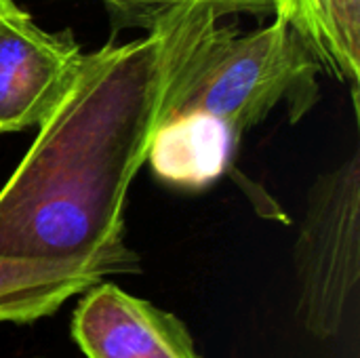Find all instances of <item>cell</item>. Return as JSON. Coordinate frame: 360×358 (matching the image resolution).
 Instances as JSON below:
<instances>
[{
    "mask_svg": "<svg viewBox=\"0 0 360 358\" xmlns=\"http://www.w3.org/2000/svg\"><path fill=\"white\" fill-rule=\"evenodd\" d=\"M158 103L150 34L84 53L72 87L0 188V255L139 274L124 209L158 127Z\"/></svg>",
    "mask_w": 360,
    "mask_h": 358,
    "instance_id": "6da1fadb",
    "label": "cell"
},
{
    "mask_svg": "<svg viewBox=\"0 0 360 358\" xmlns=\"http://www.w3.org/2000/svg\"><path fill=\"white\" fill-rule=\"evenodd\" d=\"M219 19L207 4H177L127 21L143 25L156 42L158 124L177 114L207 112L243 139L285 101L293 122L312 108L321 65L285 17L272 15L251 32Z\"/></svg>",
    "mask_w": 360,
    "mask_h": 358,
    "instance_id": "7a4b0ae2",
    "label": "cell"
},
{
    "mask_svg": "<svg viewBox=\"0 0 360 358\" xmlns=\"http://www.w3.org/2000/svg\"><path fill=\"white\" fill-rule=\"evenodd\" d=\"M293 270L297 321L314 340L340 335L360 279V152L312 181Z\"/></svg>",
    "mask_w": 360,
    "mask_h": 358,
    "instance_id": "3957f363",
    "label": "cell"
},
{
    "mask_svg": "<svg viewBox=\"0 0 360 358\" xmlns=\"http://www.w3.org/2000/svg\"><path fill=\"white\" fill-rule=\"evenodd\" d=\"M82 59L70 30L49 32L15 0H0V135L40 127Z\"/></svg>",
    "mask_w": 360,
    "mask_h": 358,
    "instance_id": "277c9868",
    "label": "cell"
},
{
    "mask_svg": "<svg viewBox=\"0 0 360 358\" xmlns=\"http://www.w3.org/2000/svg\"><path fill=\"white\" fill-rule=\"evenodd\" d=\"M70 335L86 358H202L177 314L105 281L78 295Z\"/></svg>",
    "mask_w": 360,
    "mask_h": 358,
    "instance_id": "5b68a950",
    "label": "cell"
},
{
    "mask_svg": "<svg viewBox=\"0 0 360 358\" xmlns=\"http://www.w3.org/2000/svg\"><path fill=\"white\" fill-rule=\"evenodd\" d=\"M240 137L207 112L177 114L152 135L148 158L154 175L179 190H205L232 165Z\"/></svg>",
    "mask_w": 360,
    "mask_h": 358,
    "instance_id": "8992f818",
    "label": "cell"
},
{
    "mask_svg": "<svg viewBox=\"0 0 360 358\" xmlns=\"http://www.w3.org/2000/svg\"><path fill=\"white\" fill-rule=\"evenodd\" d=\"M114 276L97 262H38L0 255V325H34L95 283Z\"/></svg>",
    "mask_w": 360,
    "mask_h": 358,
    "instance_id": "52a82bcc",
    "label": "cell"
},
{
    "mask_svg": "<svg viewBox=\"0 0 360 358\" xmlns=\"http://www.w3.org/2000/svg\"><path fill=\"white\" fill-rule=\"evenodd\" d=\"M295 34L321 70L350 82L356 99L360 78V0H291Z\"/></svg>",
    "mask_w": 360,
    "mask_h": 358,
    "instance_id": "ba28073f",
    "label": "cell"
},
{
    "mask_svg": "<svg viewBox=\"0 0 360 358\" xmlns=\"http://www.w3.org/2000/svg\"><path fill=\"white\" fill-rule=\"evenodd\" d=\"M114 8L124 23L133 19L139 13L148 11H158L167 6H177V4H207L211 6L217 15H274V4L272 0H97Z\"/></svg>",
    "mask_w": 360,
    "mask_h": 358,
    "instance_id": "9c48e42d",
    "label": "cell"
},
{
    "mask_svg": "<svg viewBox=\"0 0 360 358\" xmlns=\"http://www.w3.org/2000/svg\"><path fill=\"white\" fill-rule=\"evenodd\" d=\"M272 4H274V15H281V17H285L287 21L291 19V0H272Z\"/></svg>",
    "mask_w": 360,
    "mask_h": 358,
    "instance_id": "30bf717a",
    "label": "cell"
},
{
    "mask_svg": "<svg viewBox=\"0 0 360 358\" xmlns=\"http://www.w3.org/2000/svg\"><path fill=\"white\" fill-rule=\"evenodd\" d=\"M30 358H40V357H30Z\"/></svg>",
    "mask_w": 360,
    "mask_h": 358,
    "instance_id": "8fae6325",
    "label": "cell"
}]
</instances>
